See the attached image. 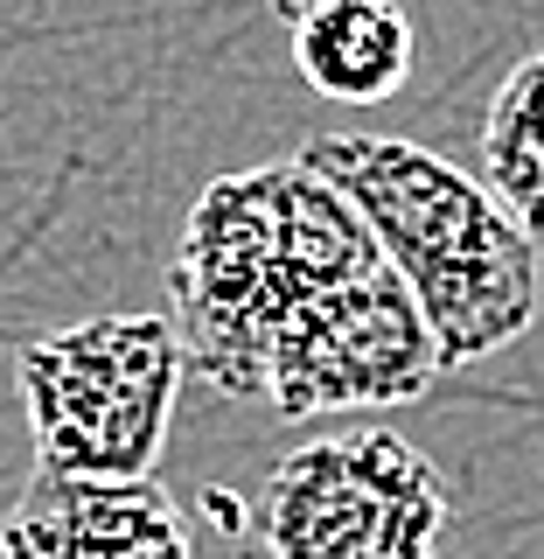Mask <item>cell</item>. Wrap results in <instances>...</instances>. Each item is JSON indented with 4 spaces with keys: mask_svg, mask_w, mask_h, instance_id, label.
Wrapping results in <instances>:
<instances>
[{
    "mask_svg": "<svg viewBox=\"0 0 544 559\" xmlns=\"http://www.w3.org/2000/svg\"><path fill=\"white\" fill-rule=\"evenodd\" d=\"M377 266L384 252L371 224L301 154L217 175L168 259L182 364L223 399H266L279 336L322 294Z\"/></svg>",
    "mask_w": 544,
    "mask_h": 559,
    "instance_id": "obj_1",
    "label": "cell"
},
{
    "mask_svg": "<svg viewBox=\"0 0 544 559\" xmlns=\"http://www.w3.org/2000/svg\"><path fill=\"white\" fill-rule=\"evenodd\" d=\"M301 162L371 224L384 266L406 280L419 314L433 322L447 371L531 336L544 294L537 238L488 197L482 175L391 133H328Z\"/></svg>",
    "mask_w": 544,
    "mask_h": 559,
    "instance_id": "obj_2",
    "label": "cell"
},
{
    "mask_svg": "<svg viewBox=\"0 0 544 559\" xmlns=\"http://www.w3.org/2000/svg\"><path fill=\"white\" fill-rule=\"evenodd\" d=\"M182 343L161 314H92L14 349V384L28 406L35 468L84 483H154Z\"/></svg>",
    "mask_w": 544,
    "mask_h": 559,
    "instance_id": "obj_3",
    "label": "cell"
},
{
    "mask_svg": "<svg viewBox=\"0 0 544 559\" xmlns=\"http://www.w3.org/2000/svg\"><path fill=\"white\" fill-rule=\"evenodd\" d=\"M447 518V476L391 427L287 448L252 497V532L273 559H433Z\"/></svg>",
    "mask_w": 544,
    "mask_h": 559,
    "instance_id": "obj_4",
    "label": "cell"
},
{
    "mask_svg": "<svg viewBox=\"0 0 544 559\" xmlns=\"http://www.w3.org/2000/svg\"><path fill=\"white\" fill-rule=\"evenodd\" d=\"M447 357L433 343V322L419 314L412 287L391 266L322 294L301 322L279 336L266 399L287 419L314 413H377L419 406L440 384Z\"/></svg>",
    "mask_w": 544,
    "mask_h": 559,
    "instance_id": "obj_5",
    "label": "cell"
},
{
    "mask_svg": "<svg viewBox=\"0 0 544 559\" xmlns=\"http://www.w3.org/2000/svg\"><path fill=\"white\" fill-rule=\"evenodd\" d=\"M0 559H189L161 483H84L35 468L0 524Z\"/></svg>",
    "mask_w": 544,
    "mask_h": 559,
    "instance_id": "obj_6",
    "label": "cell"
},
{
    "mask_svg": "<svg viewBox=\"0 0 544 559\" xmlns=\"http://www.w3.org/2000/svg\"><path fill=\"white\" fill-rule=\"evenodd\" d=\"M293 63L336 105H384L412 78V22L391 0H314L287 14Z\"/></svg>",
    "mask_w": 544,
    "mask_h": 559,
    "instance_id": "obj_7",
    "label": "cell"
},
{
    "mask_svg": "<svg viewBox=\"0 0 544 559\" xmlns=\"http://www.w3.org/2000/svg\"><path fill=\"white\" fill-rule=\"evenodd\" d=\"M482 182L531 238H544V49L496 84L482 119Z\"/></svg>",
    "mask_w": 544,
    "mask_h": 559,
    "instance_id": "obj_8",
    "label": "cell"
}]
</instances>
